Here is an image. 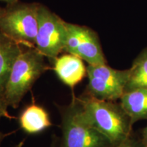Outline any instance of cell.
I'll return each mask as SVG.
<instances>
[{"instance_id": "6da1fadb", "label": "cell", "mask_w": 147, "mask_h": 147, "mask_svg": "<svg viewBox=\"0 0 147 147\" xmlns=\"http://www.w3.org/2000/svg\"><path fill=\"white\" fill-rule=\"evenodd\" d=\"M57 108L61 129L59 147H115L87 119L79 97L73 94L69 104Z\"/></svg>"}, {"instance_id": "7a4b0ae2", "label": "cell", "mask_w": 147, "mask_h": 147, "mask_svg": "<svg viewBox=\"0 0 147 147\" xmlns=\"http://www.w3.org/2000/svg\"><path fill=\"white\" fill-rule=\"evenodd\" d=\"M84 115L91 123L117 146L131 134L134 123L121 104L85 94L79 97Z\"/></svg>"}, {"instance_id": "3957f363", "label": "cell", "mask_w": 147, "mask_h": 147, "mask_svg": "<svg viewBox=\"0 0 147 147\" xmlns=\"http://www.w3.org/2000/svg\"><path fill=\"white\" fill-rule=\"evenodd\" d=\"M45 58L36 48L22 50L13 64L3 93L8 106L18 108L36 80L47 70Z\"/></svg>"}, {"instance_id": "277c9868", "label": "cell", "mask_w": 147, "mask_h": 147, "mask_svg": "<svg viewBox=\"0 0 147 147\" xmlns=\"http://www.w3.org/2000/svg\"><path fill=\"white\" fill-rule=\"evenodd\" d=\"M38 3L8 5L0 17V30L26 48H36L38 28Z\"/></svg>"}, {"instance_id": "5b68a950", "label": "cell", "mask_w": 147, "mask_h": 147, "mask_svg": "<svg viewBox=\"0 0 147 147\" xmlns=\"http://www.w3.org/2000/svg\"><path fill=\"white\" fill-rule=\"evenodd\" d=\"M88 84L85 95L98 100L117 101L124 93L128 69L118 70L106 64L87 66Z\"/></svg>"}, {"instance_id": "8992f818", "label": "cell", "mask_w": 147, "mask_h": 147, "mask_svg": "<svg viewBox=\"0 0 147 147\" xmlns=\"http://www.w3.org/2000/svg\"><path fill=\"white\" fill-rule=\"evenodd\" d=\"M66 40V22L47 7L39 4L36 49L53 61L64 51Z\"/></svg>"}, {"instance_id": "52a82bcc", "label": "cell", "mask_w": 147, "mask_h": 147, "mask_svg": "<svg viewBox=\"0 0 147 147\" xmlns=\"http://www.w3.org/2000/svg\"><path fill=\"white\" fill-rule=\"evenodd\" d=\"M67 40L64 51L74 55L89 65L106 64L97 33L86 26L66 22Z\"/></svg>"}, {"instance_id": "ba28073f", "label": "cell", "mask_w": 147, "mask_h": 147, "mask_svg": "<svg viewBox=\"0 0 147 147\" xmlns=\"http://www.w3.org/2000/svg\"><path fill=\"white\" fill-rule=\"evenodd\" d=\"M53 70L64 84L74 89L87 76V67L84 61L76 55L66 53L55 58Z\"/></svg>"}, {"instance_id": "9c48e42d", "label": "cell", "mask_w": 147, "mask_h": 147, "mask_svg": "<svg viewBox=\"0 0 147 147\" xmlns=\"http://www.w3.org/2000/svg\"><path fill=\"white\" fill-rule=\"evenodd\" d=\"M23 49L0 30V94L3 95L13 64Z\"/></svg>"}, {"instance_id": "30bf717a", "label": "cell", "mask_w": 147, "mask_h": 147, "mask_svg": "<svg viewBox=\"0 0 147 147\" xmlns=\"http://www.w3.org/2000/svg\"><path fill=\"white\" fill-rule=\"evenodd\" d=\"M18 123L22 129L28 134H39L52 125L48 112L36 104H30L22 111Z\"/></svg>"}, {"instance_id": "8fae6325", "label": "cell", "mask_w": 147, "mask_h": 147, "mask_svg": "<svg viewBox=\"0 0 147 147\" xmlns=\"http://www.w3.org/2000/svg\"><path fill=\"white\" fill-rule=\"evenodd\" d=\"M120 104L133 123L147 119V87L125 92L120 98Z\"/></svg>"}, {"instance_id": "7c38bea8", "label": "cell", "mask_w": 147, "mask_h": 147, "mask_svg": "<svg viewBox=\"0 0 147 147\" xmlns=\"http://www.w3.org/2000/svg\"><path fill=\"white\" fill-rule=\"evenodd\" d=\"M144 87H147V49L142 51L128 69L125 92Z\"/></svg>"}, {"instance_id": "4fadbf2b", "label": "cell", "mask_w": 147, "mask_h": 147, "mask_svg": "<svg viewBox=\"0 0 147 147\" xmlns=\"http://www.w3.org/2000/svg\"><path fill=\"white\" fill-rule=\"evenodd\" d=\"M115 147H146L143 142V141H139L135 138L131 136V134L130 136L127 138L125 140H124L123 142H121L120 144L117 145Z\"/></svg>"}, {"instance_id": "5bb4252c", "label": "cell", "mask_w": 147, "mask_h": 147, "mask_svg": "<svg viewBox=\"0 0 147 147\" xmlns=\"http://www.w3.org/2000/svg\"><path fill=\"white\" fill-rule=\"evenodd\" d=\"M8 107L9 106L8 105V104H7L3 95L0 94V120H1V118H13V117H11L10 114L8 113Z\"/></svg>"}, {"instance_id": "9a60e30c", "label": "cell", "mask_w": 147, "mask_h": 147, "mask_svg": "<svg viewBox=\"0 0 147 147\" xmlns=\"http://www.w3.org/2000/svg\"><path fill=\"white\" fill-rule=\"evenodd\" d=\"M59 138L54 136L50 147H59Z\"/></svg>"}, {"instance_id": "2e32d148", "label": "cell", "mask_w": 147, "mask_h": 147, "mask_svg": "<svg viewBox=\"0 0 147 147\" xmlns=\"http://www.w3.org/2000/svg\"><path fill=\"white\" fill-rule=\"evenodd\" d=\"M143 142L145 145V146L147 147V127L144 129L143 131Z\"/></svg>"}, {"instance_id": "e0dca14e", "label": "cell", "mask_w": 147, "mask_h": 147, "mask_svg": "<svg viewBox=\"0 0 147 147\" xmlns=\"http://www.w3.org/2000/svg\"><path fill=\"white\" fill-rule=\"evenodd\" d=\"M9 135H10V134H4L3 133V132L0 131V147H1V143H2L3 140Z\"/></svg>"}, {"instance_id": "ac0fdd59", "label": "cell", "mask_w": 147, "mask_h": 147, "mask_svg": "<svg viewBox=\"0 0 147 147\" xmlns=\"http://www.w3.org/2000/svg\"><path fill=\"white\" fill-rule=\"evenodd\" d=\"M18 0H0V1H1V2H5V3H8V5L12 4V3L18 2Z\"/></svg>"}, {"instance_id": "d6986e66", "label": "cell", "mask_w": 147, "mask_h": 147, "mask_svg": "<svg viewBox=\"0 0 147 147\" xmlns=\"http://www.w3.org/2000/svg\"><path fill=\"white\" fill-rule=\"evenodd\" d=\"M3 12H4V8H1V7H0V17H1V16L2 15Z\"/></svg>"}]
</instances>
